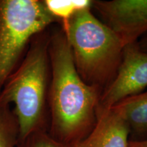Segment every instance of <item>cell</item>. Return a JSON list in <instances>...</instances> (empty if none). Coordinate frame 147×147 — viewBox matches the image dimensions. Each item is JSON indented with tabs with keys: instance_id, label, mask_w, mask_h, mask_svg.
Segmentation results:
<instances>
[{
	"instance_id": "1",
	"label": "cell",
	"mask_w": 147,
	"mask_h": 147,
	"mask_svg": "<svg viewBox=\"0 0 147 147\" xmlns=\"http://www.w3.org/2000/svg\"><path fill=\"white\" fill-rule=\"evenodd\" d=\"M49 54L51 76L48 133L59 142L74 146L94 127L103 90L87 84L79 76L59 24L50 27Z\"/></svg>"
},
{
	"instance_id": "2",
	"label": "cell",
	"mask_w": 147,
	"mask_h": 147,
	"mask_svg": "<svg viewBox=\"0 0 147 147\" xmlns=\"http://www.w3.org/2000/svg\"><path fill=\"white\" fill-rule=\"evenodd\" d=\"M50 27L35 35L21 62L0 92V106L13 105L19 126V141L37 131H48L51 64Z\"/></svg>"
},
{
	"instance_id": "3",
	"label": "cell",
	"mask_w": 147,
	"mask_h": 147,
	"mask_svg": "<svg viewBox=\"0 0 147 147\" xmlns=\"http://www.w3.org/2000/svg\"><path fill=\"white\" fill-rule=\"evenodd\" d=\"M59 25L79 76L87 84L104 91L115 78L122 61L125 47L120 38L93 14L91 3Z\"/></svg>"
},
{
	"instance_id": "4",
	"label": "cell",
	"mask_w": 147,
	"mask_h": 147,
	"mask_svg": "<svg viewBox=\"0 0 147 147\" xmlns=\"http://www.w3.org/2000/svg\"><path fill=\"white\" fill-rule=\"evenodd\" d=\"M55 24L44 0H0V92L33 37Z\"/></svg>"
},
{
	"instance_id": "5",
	"label": "cell",
	"mask_w": 147,
	"mask_h": 147,
	"mask_svg": "<svg viewBox=\"0 0 147 147\" xmlns=\"http://www.w3.org/2000/svg\"><path fill=\"white\" fill-rule=\"evenodd\" d=\"M147 87V53L138 42L125 46L123 57L115 78L104 90L98 108L113 107L127 97L138 95Z\"/></svg>"
},
{
	"instance_id": "6",
	"label": "cell",
	"mask_w": 147,
	"mask_h": 147,
	"mask_svg": "<svg viewBox=\"0 0 147 147\" xmlns=\"http://www.w3.org/2000/svg\"><path fill=\"white\" fill-rule=\"evenodd\" d=\"M91 8L115 33L124 47L147 33V0L91 1Z\"/></svg>"
},
{
	"instance_id": "7",
	"label": "cell",
	"mask_w": 147,
	"mask_h": 147,
	"mask_svg": "<svg viewBox=\"0 0 147 147\" xmlns=\"http://www.w3.org/2000/svg\"><path fill=\"white\" fill-rule=\"evenodd\" d=\"M129 129L115 107L97 110L96 123L86 138L74 147H128Z\"/></svg>"
},
{
	"instance_id": "8",
	"label": "cell",
	"mask_w": 147,
	"mask_h": 147,
	"mask_svg": "<svg viewBox=\"0 0 147 147\" xmlns=\"http://www.w3.org/2000/svg\"><path fill=\"white\" fill-rule=\"evenodd\" d=\"M123 115L129 129V141L147 140V91L127 97L114 106Z\"/></svg>"
},
{
	"instance_id": "9",
	"label": "cell",
	"mask_w": 147,
	"mask_h": 147,
	"mask_svg": "<svg viewBox=\"0 0 147 147\" xmlns=\"http://www.w3.org/2000/svg\"><path fill=\"white\" fill-rule=\"evenodd\" d=\"M19 141V126L9 106H0V147H16Z\"/></svg>"
},
{
	"instance_id": "10",
	"label": "cell",
	"mask_w": 147,
	"mask_h": 147,
	"mask_svg": "<svg viewBox=\"0 0 147 147\" xmlns=\"http://www.w3.org/2000/svg\"><path fill=\"white\" fill-rule=\"evenodd\" d=\"M48 10L61 24L79 9L91 4V1H57L44 0Z\"/></svg>"
},
{
	"instance_id": "11",
	"label": "cell",
	"mask_w": 147,
	"mask_h": 147,
	"mask_svg": "<svg viewBox=\"0 0 147 147\" xmlns=\"http://www.w3.org/2000/svg\"><path fill=\"white\" fill-rule=\"evenodd\" d=\"M16 147H74L60 142L49 135L48 131H37L18 142Z\"/></svg>"
},
{
	"instance_id": "12",
	"label": "cell",
	"mask_w": 147,
	"mask_h": 147,
	"mask_svg": "<svg viewBox=\"0 0 147 147\" xmlns=\"http://www.w3.org/2000/svg\"><path fill=\"white\" fill-rule=\"evenodd\" d=\"M138 45L140 49L145 53H147V33L141 37L138 41Z\"/></svg>"
},
{
	"instance_id": "13",
	"label": "cell",
	"mask_w": 147,
	"mask_h": 147,
	"mask_svg": "<svg viewBox=\"0 0 147 147\" xmlns=\"http://www.w3.org/2000/svg\"><path fill=\"white\" fill-rule=\"evenodd\" d=\"M128 147H147V140L142 142H131L129 141Z\"/></svg>"
}]
</instances>
